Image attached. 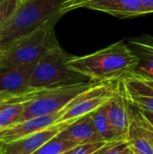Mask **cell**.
Returning a JSON list of instances; mask_svg holds the SVG:
<instances>
[{"label": "cell", "mask_w": 153, "mask_h": 154, "mask_svg": "<svg viewBox=\"0 0 153 154\" xmlns=\"http://www.w3.org/2000/svg\"><path fill=\"white\" fill-rule=\"evenodd\" d=\"M68 65L92 81L104 82L121 79L134 72L138 58L128 44L118 42L88 55L70 56Z\"/></svg>", "instance_id": "6da1fadb"}, {"label": "cell", "mask_w": 153, "mask_h": 154, "mask_svg": "<svg viewBox=\"0 0 153 154\" xmlns=\"http://www.w3.org/2000/svg\"><path fill=\"white\" fill-rule=\"evenodd\" d=\"M60 17L45 22L0 50V68L37 62L49 51L59 46L54 28Z\"/></svg>", "instance_id": "7a4b0ae2"}, {"label": "cell", "mask_w": 153, "mask_h": 154, "mask_svg": "<svg viewBox=\"0 0 153 154\" xmlns=\"http://www.w3.org/2000/svg\"><path fill=\"white\" fill-rule=\"evenodd\" d=\"M65 0H28L20 5L0 31V50L33 31L45 22L59 16Z\"/></svg>", "instance_id": "3957f363"}, {"label": "cell", "mask_w": 153, "mask_h": 154, "mask_svg": "<svg viewBox=\"0 0 153 154\" xmlns=\"http://www.w3.org/2000/svg\"><path fill=\"white\" fill-rule=\"evenodd\" d=\"M70 56L60 45L49 51L37 61L31 78L30 88H53L92 81L69 67L68 60Z\"/></svg>", "instance_id": "277c9868"}, {"label": "cell", "mask_w": 153, "mask_h": 154, "mask_svg": "<svg viewBox=\"0 0 153 154\" xmlns=\"http://www.w3.org/2000/svg\"><path fill=\"white\" fill-rule=\"evenodd\" d=\"M100 82L90 81L69 86L42 88L32 99L25 102L23 121L63 110L73 99Z\"/></svg>", "instance_id": "5b68a950"}, {"label": "cell", "mask_w": 153, "mask_h": 154, "mask_svg": "<svg viewBox=\"0 0 153 154\" xmlns=\"http://www.w3.org/2000/svg\"><path fill=\"white\" fill-rule=\"evenodd\" d=\"M37 62L0 68V101L20 95L30 88V81Z\"/></svg>", "instance_id": "8992f818"}, {"label": "cell", "mask_w": 153, "mask_h": 154, "mask_svg": "<svg viewBox=\"0 0 153 154\" xmlns=\"http://www.w3.org/2000/svg\"><path fill=\"white\" fill-rule=\"evenodd\" d=\"M73 122L55 124L42 131L11 143H0V154H32Z\"/></svg>", "instance_id": "52a82bcc"}, {"label": "cell", "mask_w": 153, "mask_h": 154, "mask_svg": "<svg viewBox=\"0 0 153 154\" xmlns=\"http://www.w3.org/2000/svg\"><path fill=\"white\" fill-rule=\"evenodd\" d=\"M79 8L99 11L117 18H130L146 14L142 0H87L76 5L73 10Z\"/></svg>", "instance_id": "ba28073f"}, {"label": "cell", "mask_w": 153, "mask_h": 154, "mask_svg": "<svg viewBox=\"0 0 153 154\" xmlns=\"http://www.w3.org/2000/svg\"><path fill=\"white\" fill-rule=\"evenodd\" d=\"M63 110L54 114L36 116L23 120L14 125L0 129V143H7L27 135L42 131L55 125L61 116Z\"/></svg>", "instance_id": "9c48e42d"}, {"label": "cell", "mask_w": 153, "mask_h": 154, "mask_svg": "<svg viewBox=\"0 0 153 154\" xmlns=\"http://www.w3.org/2000/svg\"><path fill=\"white\" fill-rule=\"evenodd\" d=\"M120 91L135 107L153 112V88L128 74L120 79Z\"/></svg>", "instance_id": "30bf717a"}, {"label": "cell", "mask_w": 153, "mask_h": 154, "mask_svg": "<svg viewBox=\"0 0 153 154\" xmlns=\"http://www.w3.org/2000/svg\"><path fill=\"white\" fill-rule=\"evenodd\" d=\"M129 106L130 103L121 91H119V93L106 105L107 117L116 133L117 137L122 141L128 140V134L133 120Z\"/></svg>", "instance_id": "8fae6325"}, {"label": "cell", "mask_w": 153, "mask_h": 154, "mask_svg": "<svg viewBox=\"0 0 153 154\" xmlns=\"http://www.w3.org/2000/svg\"><path fill=\"white\" fill-rule=\"evenodd\" d=\"M130 48L138 58L134 75L153 80V37H141L129 41Z\"/></svg>", "instance_id": "7c38bea8"}, {"label": "cell", "mask_w": 153, "mask_h": 154, "mask_svg": "<svg viewBox=\"0 0 153 154\" xmlns=\"http://www.w3.org/2000/svg\"><path fill=\"white\" fill-rule=\"evenodd\" d=\"M60 134L77 145L104 141L98 134L90 117V114L77 119L62 130Z\"/></svg>", "instance_id": "4fadbf2b"}, {"label": "cell", "mask_w": 153, "mask_h": 154, "mask_svg": "<svg viewBox=\"0 0 153 154\" xmlns=\"http://www.w3.org/2000/svg\"><path fill=\"white\" fill-rule=\"evenodd\" d=\"M106 105L99 107L96 111L90 114V117L102 139L106 142H116L122 141L117 137L116 133L115 132L108 117L106 115Z\"/></svg>", "instance_id": "5bb4252c"}, {"label": "cell", "mask_w": 153, "mask_h": 154, "mask_svg": "<svg viewBox=\"0 0 153 154\" xmlns=\"http://www.w3.org/2000/svg\"><path fill=\"white\" fill-rule=\"evenodd\" d=\"M127 141L133 154H153L151 143L133 120H132Z\"/></svg>", "instance_id": "9a60e30c"}, {"label": "cell", "mask_w": 153, "mask_h": 154, "mask_svg": "<svg viewBox=\"0 0 153 154\" xmlns=\"http://www.w3.org/2000/svg\"><path fill=\"white\" fill-rule=\"evenodd\" d=\"M78 146L74 142L59 133L32 154H62Z\"/></svg>", "instance_id": "2e32d148"}, {"label": "cell", "mask_w": 153, "mask_h": 154, "mask_svg": "<svg viewBox=\"0 0 153 154\" xmlns=\"http://www.w3.org/2000/svg\"><path fill=\"white\" fill-rule=\"evenodd\" d=\"M25 102L8 105L0 113V129L14 125L23 121Z\"/></svg>", "instance_id": "e0dca14e"}, {"label": "cell", "mask_w": 153, "mask_h": 154, "mask_svg": "<svg viewBox=\"0 0 153 154\" xmlns=\"http://www.w3.org/2000/svg\"><path fill=\"white\" fill-rule=\"evenodd\" d=\"M19 0H5L0 4V31L19 7Z\"/></svg>", "instance_id": "ac0fdd59"}, {"label": "cell", "mask_w": 153, "mask_h": 154, "mask_svg": "<svg viewBox=\"0 0 153 154\" xmlns=\"http://www.w3.org/2000/svg\"><path fill=\"white\" fill-rule=\"evenodd\" d=\"M96 154H133L128 141L111 142Z\"/></svg>", "instance_id": "d6986e66"}, {"label": "cell", "mask_w": 153, "mask_h": 154, "mask_svg": "<svg viewBox=\"0 0 153 154\" xmlns=\"http://www.w3.org/2000/svg\"><path fill=\"white\" fill-rule=\"evenodd\" d=\"M108 143L109 142L100 141V142H96V143H88L85 144H80L73 148L70 151V154H96Z\"/></svg>", "instance_id": "ffe728a7"}, {"label": "cell", "mask_w": 153, "mask_h": 154, "mask_svg": "<svg viewBox=\"0 0 153 154\" xmlns=\"http://www.w3.org/2000/svg\"><path fill=\"white\" fill-rule=\"evenodd\" d=\"M133 120L140 126L142 132L144 134V135L148 138L150 143L153 146V127L138 113L136 110V113L133 116Z\"/></svg>", "instance_id": "44dd1931"}, {"label": "cell", "mask_w": 153, "mask_h": 154, "mask_svg": "<svg viewBox=\"0 0 153 154\" xmlns=\"http://www.w3.org/2000/svg\"><path fill=\"white\" fill-rule=\"evenodd\" d=\"M84 1H87V0H65V2L62 5V7H61V14H65L66 13L72 11L73 7L76 5H78L81 2H84Z\"/></svg>", "instance_id": "7402d4cb"}, {"label": "cell", "mask_w": 153, "mask_h": 154, "mask_svg": "<svg viewBox=\"0 0 153 154\" xmlns=\"http://www.w3.org/2000/svg\"><path fill=\"white\" fill-rule=\"evenodd\" d=\"M136 110L138 111V113L153 127V112L147 111V110H143V109H141V108H138V107H136Z\"/></svg>", "instance_id": "603a6c76"}, {"label": "cell", "mask_w": 153, "mask_h": 154, "mask_svg": "<svg viewBox=\"0 0 153 154\" xmlns=\"http://www.w3.org/2000/svg\"><path fill=\"white\" fill-rule=\"evenodd\" d=\"M142 2L146 14L153 13V0H142Z\"/></svg>", "instance_id": "cb8c5ba5"}, {"label": "cell", "mask_w": 153, "mask_h": 154, "mask_svg": "<svg viewBox=\"0 0 153 154\" xmlns=\"http://www.w3.org/2000/svg\"><path fill=\"white\" fill-rule=\"evenodd\" d=\"M19 102H21V101H19V100H17V99H11V100H3V101H0V113H1V111H2L5 107H6L8 105L14 104V103H19Z\"/></svg>", "instance_id": "d4e9b609"}, {"label": "cell", "mask_w": 153, "mask_h": 154, "mask_svg": "<svg viewBox=\"0 0 153 154\" xmlns=\"http://www.w3.org/2000/svg\"><path fill=\"white\" fill-rule=\"evenodd\" d=\"M130 74H131V75H133V76H134L135 78L139 79L140 80H142V82H144L145 84H147V85H149V86H151V87H152L153 88V80H151V79H143V78L138 77V76L134 75L133 73H130Z\"/></svg>", "instance_id": "484cf974"}, {"label": "cell", "mask_w": 153, "mask_h": 154, "mask_svg": "<svg viewBox=\"0 0 153 154\" xmlns=\"http://www.w3.org/2000/svg\"><path fill=\"white\" fill-rule=\"evenodd\" d=\"M28 0H19V3H20V5H23V4H24V3H26Z\"/></svg>", "instance_id": "4316f807"}, {"label": "cell", "mask_w": 153, "mask_h": 154, "mask_svg": "<svg viewBox=\"0 0 153 154\" xmlns=\"http://www.w3.org/2000/svg\"><path fill=\"white\" fill-rule=\"evenodd\" d=\"M71 151V150H70ZM70 151H69V152H64V153L62 154H70Z\"/></svg>", "instance_id": "83f0119b"}, {"label": "cell", "mask_w": 153, "mask_h": 154, "mask_svg": "<svg viewBox=\"0 0 153 154\" xmlns=\"http://www.w3.org/2000/svg\"><path fill=\"white\" fill-rule=\"evenodd\" d=\"M5 1V0H0V4H2V3H4Z\"/></svg>", "instance_id": "f1b7e54d"}]
</instances>
